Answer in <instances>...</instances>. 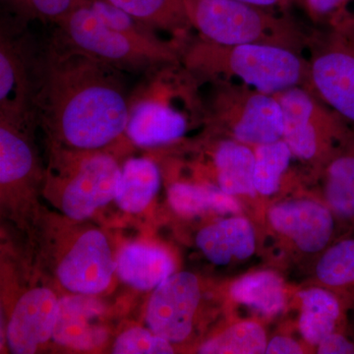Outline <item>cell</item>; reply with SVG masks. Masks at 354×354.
<instances>
[{"label": "cell", "mask_w": 354, "mask_h": 354, "mask_svg": "<svg viewBox=\"0 0 354 354\" xmlns=\"http://www.w3.org/2000/svg\"><path fill=\"white\" fill-rule=\"evenodd\" d=\"M38 80L35 111L65 145L91 152L125 133L131 100L120 70L51 43Z\"/></svg>", "instance_id": "obj_1"}, {"label": "cell", "mask_w": 354, "mask_h": 354, "mask_svg": "<svg viewBox=\"0 0 354 354\" xmlns=\"http://www.w3.org/2000/svg\"><path fill=\"white\" fill-rule=\"evenodd\" d=\"M190 73L216 80L234 77L265 94L276 95L293 87L308 88L310 62L299 53L263 44H220L207 39L183 48Z\"/></svg>", "instance_id": "obj_2"}, {"label": "cell", "mask_w": 354, "mask_h": 354, "mask_svg": "<svg viewBox=\"0 0 354 354\" xmlns=\"http://www.w3.org/2000/svg\"><path fill=\"white\" fill-rule=\"evenodd\" d=\"M53 44L82 53L118 70L142 71L176 62L183 57L179 43H145L102 22L86 4L57 21Z\"/></svg>", "instance_id": "obj_3"}, {"label": "cell", "mask_w": 354, "mask_h": 354, "mask_svg": "<svg viewBox=\"0 0 354 354\" xmlns=\"http://www.w3.org/2000/svg\"><path fill=\"white\" fill-rule=\"evenodd\" d=\"M202 39L227 44H263L301 53L306 37L292 20L239 0H183Z\"/></svg>", "instance_id": "obj_4"}, {"label": "cell", "mask_w": 354, "mask_h": 354, "mask_svg": "<svg viewBox=\"0 0 354 354\" xmlns=\"http://www.w3.org/2000/svg\"><path fill=\"white\" fill-rule=\"evenodd\" d=\"M283 111V140L302 160H330L351 129L332 109L321 104L311 91L293 87L274 95Z\"/></svg>", "instance_id": "obj_5"}, {"label": "cell", "mask_w": 354, "mask_h": 354, "mask_svg": "<svg viewBox=\"0 0 354 354\" xmlns=\"http://www.w3.org/2000/svg\"><path fill=\"white\" fill-rule=\"evenodd\" d=\"M334 21L329 41L310 60L308 90L354 128V14Z\"/></svg>", "instance_id": "obj_6"}, {"label": "cell", "mask_w": 354, "mask_h": 354, "mask_svg": "<svg viewBox=\"0 0 354 354\" xmlns=\"http://www.w3.org/2000/svg\"><path fill=\"white\" fill-rule=\"evenodd\" d=\"M212 114L225 123L234 140L248 146L283 138V111L274 95L244 85L223 84L212 104Z\"/></svg>", "instance_id": "obj_7"}, {"label": "cell", "mask_w": 354, "mask_h": 354, "mask_svg": "<svg viewBox=\"0 0 354 354\" xmlns=\"http://www.w3.org/2000/svg\"><path fill=\"white\" fill-rule=\"evenodd\" d=\"M71 177L62 194V211L82 221L114 199L120 184L121 169L106 153H88L75 158Z\"/></svg>", "instance_id": "obj_8"}, {"label": "cell", "mask_w": 354, "mask_h": 354, "mask_svg": "<svg viewBox=\"0 0 354 354\" xmlns=\"http://www.w3.org/2000/svg\"><path fill=\"white\" fill-rule=\"evenodd\" d=\"M201 299L199 283L190 272L171 274L156 288L147 308V323L153 334L169 342L190 335Z\"/></svg>", "instance_id": "obj_9"}, {"label": "cell", "mask_w": 354, "mask_h": 354, "mask_svg": "<svg viewBox=\"0 0 354 354\" xmlns=\"http://www.w3.org/2000/svg\"><path fill=\"white\" fill-rule=\"evenodd\" d=\"M115 270L106 237L99 230H88L62 261L57 276L70 292L94 295L108 288Z\"/></svg>", "instance_id": "obj_10"}, {"label": "cell", "mask_w": 354, "mask_h": 354, "mask_svg": "<svg viewBox=\"0 0 354 354\" xmlns=\"http://www.w3.org/2000/svg\"><path fill=\"white\" fill-rule=\"evenodd\" d=\"M187 130V120L169 100L162 88H150L143 97L131 100L125 133L142 147L164 145L180 139Z\"/></svg>", "instance_id": "obj_11"}, {"label": "cell", "mask_w": 354, "mask_h": 354, "mask_svg": "<svg viewBox=\"0 0 354 354\" xmlns=\"http://www.w3.org/2000/svg\"><path fill=\"white\" fill-rule=\"evenodd\" d=\"M58 305L59 300L48 288H35L20 298L7 328V342L13 353H35L53 337Z\"/></svg>", "instance_id": "obj_12"}, {"label": "cell", "mask_w": 354, "mask_h": 354, "mask_svg": "<svg viewBox=\"0 0 354 354\" xmlns=\"http://www.w3.org/2000/svg\"><path fill=\"white\" fill-rule=\"evenodd\" d=\"M269 220L279 234L295 242L306 253H316L327 246L335 230L332 212L320 203L295 200L272 207Z\"/></svg>", "instance_id": "obj_13"}, {"label": "cell", "mask_w": 354, "mask_h": 354, "mask_svg": "<svg viewBox=\"0 0 354 354\" xmlns=\"http://www.w3.org/2000/svg\"><path fill=\"white\" fill-rule=\"evenodd\" d=\"M38 84L23 46L2 32L0 39V118L25 123L35 111Z\"/></svg>", "instance_id": "obj_14"}, {"label": "cell", "mask_w": 354, "mask_h": 354, "mask_svg": "<svg viewBox=\"0 0 354 354\" xmlns=\"http://www.w3.org/2000/svg\"><path fill=\"white\" fill-rule=\"evenodd\" d=\"M104 306L91 295L62 297L58 305L53 339L57 344L78 351H92L108 339V332L99 320Z\"/></svg>", "instance_id": "obj_15"}, {"label": "cell", "mask_w": 354, "mask_h": 354, "mask_svg": "<svg viewBox=\"0 0 354 354\" xmlns=\"http://www.w3.org/2000/svg\"><path fill=\"white\" fill-rule=\"evenodd\" d=\"M196 242L204 255L216 265H227L232 258L245 260L256 248L252 225L243 218H225L203 228Z\"/></svg>", "instance_id": "obj_16"}, {"label": "cell", "mask_w": 354, "mask_h": 354, "mask_svg": "<svg viewBox=\"0 0 354 354\" xmlns=\"http://www.w3.org/2000/svg\"><path fill=\"white\" fill-rule=\"evenodd\" d=\"M116 271L127 285L140 290H150L171 276L174 263L169 254L160 247L133 243L120 251Z\"/></svg>", "instance_id": "obj_17"}, {"label": "cell", "mask_w": 354, "mask_h": 354, "mask_svg": "<svg viewBox=\"0 0 354 354\" xmlns=\"http://www.w3.org/2000/svg\"><path fill=\"white\" fill-rule=\"evenodd\" d=\"M325 197L329 208L354 221V128L339 142L326 167Z\"/></svg>", "instance_id": "obj_18"}, {"label": "cell", "mask_w": 354, "mask_h": 354, "mask_svg": "<svg viewBox=\"0 0 354 354\" xmlns=\"http://www.w3.org/2000/svg\"><path fill=\"white\" fill-rule=\"evenodd\" d=\"M218 187L232 195L255 196L253 149L236 140H225L216 147L214 155Z\"/></svg>", "instance_id": "obj_19"}, {"label": "cell", "mask_w": 354, "mask_h": 354, "mask_svg": "<svg viewBox=\"0 0 354 354\" xmlns=\"http://www.w3.org/2000/svg\"><path fill=\"white\" fill-rule=\"evenodd\" d=\"M160 185V171L153 160L130 158L121 169L116 203L123 211L140 213L152 201Z\"/></svg>", "instance_id": "obj_20"}, {"label": "cell", "mask_w": 354, "mask_h": 354, "mask_svg": "<svg viewBox=\"0 0 354 354\" xmlns=\"http://www.w3.org/2000/svg\"><path fill=\"white\" fill-rule=\"evenodd\" d=\"M153 30L179 39L191 27L183 0H109Z\"/></svg>", "instance_id": "obj_21"}, {"label": "cell", "mask_w": 354, "mask_h": 354, "mask_svg": "<svg viewBox=\"0 0 354 354\" xmlns=\"http://www.w3.org/2000/svg\"><path fill=\"white\" fill-rule=\"evenodd\" d=\"M299 297L302 302L300 332L305 341L316 346L335 333L341 317V304L334 295L321 288L301 291Z\"/></svg>", "instance_id": "obj_22"}, {"label": "cell", "mask_w": 354, "mask_h": 354, "mask_svg": "<svg viewBox=\"0 0 354 354\" xmlns=\"http://www.w3.org/2000/svg\"><path fill=\"white\" fill-rule=\"evenodd\" d=\"M169 201L172 209L184 216L201 215L206 212L234 214L241 209L232 195L212 185L174 184L169 190Z\"/></svg>", "instance_id": "obj_23"}, {"label": "cell", "mask_w": 354, "mask_h": 354, "mask_svg": "<svg viewBox=\"0 0 354 354\" xmlns=\"http://www.w3.org/2000/svg\"><path fill=\"white\" fill-rule=\"evenodd\" d=\"M0 118V183L11 185L24 180L35 171L31 146L20 131L21 125Z\"/></svg>", "instance_id": "obj_24"}, {"label": "cell", "mask_w": 354, "mask_h": 354, "mask_svg": "<svg viewBox=\"0 0 354 354\" xmlns=\"http://www.w3.org/2000/svg\"><path fill=\"white\" fill-rule=\"evenodd\" d=\"M230 295L235 301L274 315L285 305L283 281L272 272H256L234 281Z\"/></svg>", "instance_id": "obj_25"}, {"label": "cell", "mask_w": 354, "mask_h": 354, "mask_svg": "<svg viewBox=\"0 0 354 354\" xmlns=\"http://www.w3.org/2000/svg\"><path fill=\"white\" fill-rule=\"evenodd\" d=\"M254 183L256 191L265 196L278 192L281 177L290 165L292 153L285 140L255 146Z\"/></svg>", "instance_id": "obj_26"}, {"label": "cell", "mask_w": 354, "mask_h": 354, "mask_svg": "<svg viewBox=\"0 0 354 354\" xmlns=\"http://www.w3.org/2000/svg\"><path fill=\"white\" fill-rule=\"evenodd\" d=\"M267 339L264 330L258 324H236L218 337L205 342L200 348L202 354H257L265 353Z\"/></svg>", "instance_id": "obj_27"}, {"label": "cell", "mask_w": 354, "mask_h": 354, "mask_svg": "<svg viewBox=\"0 0 354 354\" xmlns=\"http://www.w3.org/2000/svg\"><path fill=\"white\" fill-rule=\"evenodd\" d=\"M316 272L324 285L354 292V239H344L328 249Z\"/></svg>", "instance_id": "obj_28"}, {"label": "cell", "mask_w": 354, "mask_h": 354, "mask_svg": "<svg viewBox=\"0 0 354 354\" xmlns=\"http://www.w3.org/2000/svg\"><path fill=\"white\" fill-rule=\"evenodd\" d=\"M115 354L174 353L171 342L143 328L135 327L118 337L113 346Z\"/></svg>", "instance_id": "obj_29"}, {"label": "cell", "mask_w": 354, "mask_h": 354, "mask_svg": "<svg viewBox=\"0 0 354 354\" xmlns=\"http://www.w3.org/2000/svg\"><path fill=\"white\" fill-rule=\"evenodd\" d=\"M84 2L85 0H30L34 15L55 23Z\"/></svg>", "instance_id": "obj_30"}, {"label": "cell", "mask_w": 354, "mask_h": 354, "mask_svg": "<svg viewBox=\"0 0 354 354\" xmlns=\"http://www.w3.org/2000/svg\"><path fill=\"white\" fill-rule=\"evenodd\" d=\"M313 17L335 18L342 13L348 12V6L354 0H300Z\"/></svg>", "instance_id": "obj_31"}, {"label": "cell", "mask_w": 354, "mask_h": 354, "mask_svg": "<svg viewBox=\"0 0 354 354\" xmlns=\"http://www.w3.org/2000/svg\"><path fill=\"white\" fill-rule=\"evenodd\" d=\"M318 353L348 354L354 353V344L344 335L333 333L319 344Z\"/></svg>", "instance_id": "obj_32"}, {"label": "cell", "mask_w": 354, "mask_h": 354, "mask_svg": "<svg viewBox=\"0 0 354 354\" xmlns=\"http://www.w3.org/2000/svg\"><path fill=\"white\" fill-rule=\"evenodd\" d=\"M267 354H290L304 353L301 346L297 342L290 337H276L267 344L266 353Z\"/></svg>", "instance_id": "obj_33"}, {"label": "cell", "mask_w": 354, "mask_h": 354, "mask_svg": "<svg viewBox=\"0 0 354 354\" xmlns=\"http://www.w3.org/2000/svg\"><path fill=\"white\" fill-rule=\"evenodd\" d=\"M239 1L268 10L271 8H285L293 2H300V0H239Z\"/></svg>", "instance_id": "obj_34"}, {"label": "cell", "mask_w": 354, "mask_h": 354, "mask_svg": "<svg viewBox=\"0 0 354 354\" xmlns=\"http://www.w3.org/2000/svg\"><path fill=\"white\" fill-rule=\"evenodd\" d=\"M2 1L10 2L13 6H19L20 8H24L26 10L29 11L30 13H32L31 3L30 0H2Z\"/></svg>", "instance_id": "obj_35"}]
</instances>
